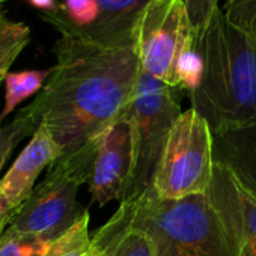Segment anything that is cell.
Returning a JSON list of instances; mask_svg holds the SVG:
<instances>
[{
    "label": "cell",
    "mask_w": 256,
    "mask_h": 256,
    "mask_svg": "<svg viewBox=\"0 0 256 256\" xmlns=\"http://www.w3.org/2000/svg\"><path fill=\"white\" fill-rule=\"evenodd\" d=\"M54 54L48 80L26 107L70 157L94 146L125 112L140 64L134 46L104 47L71 35H60Z\"/></svg>",
    "instance_id": "cell-1"
},
{
    "label": "cell",
    "mask_w": 256,
    "mask_h": 256,
    "mask_svg": "<svg viewBox=\"0 0 256 256\" xmlns=\"http://www.w3.org/2000/svg\"><path fill=\"white\" fill-rule=\"evenodd\" d=\"M202 58L200 84L190 94L192 108L212 136L256 122V44L217 8L194 40Z\"/></svg>",
    "instance_id": "cell-2"
},
{
    "label": "cell",
    "mask_w": 256,
    "mask_h": 256,
    "mask_svg": "<svg viewBox=\"0 0 256 256\" xmlns=\"http://www.w3.org/2000/svg\"><path fill=\"white\" fill-rule=\"evenodd\" d=\"M107 223L144 230L154 256H234L206 194L170 200L150 187L122 200Z\"/></svg>",
    "instance_id": "cell-3"
},
{
    "label": "cell",
    "mask_w": 256,
    "mask_h": 256,
    "mask_svg": "<svg viewBox=\"0 0 256 256\" xmlns=\"http://www.w3.org/2000/svg\"><path fill=\"white\" fill-rule=\"evenodd\" d=\"M96 148L98 142L52 164L42 182L16 210L6 229L48 240L71 229L86 212L77 202V193L89 181Z\"/></svg>",
    "instance_id": "cell-4"
},
{
    "label": "cell",
    "mask_w": 256,
    "mask_h": 256,
    "mask_svg": "<svg viewBox=\"0 0 256 256\" xmlns=\"http://www.w3.org/2000/svg\"><path fill=\"white\" fill-rule=\"evenodd\" d=\"M178 90L140 70L133 96L125 108L133 125L134 166L124 200L139 196L152 186L168 136L182 113Z\"/></svg>",
    "instance_id": "cell-5"
},
{
    "label": "cell",
    "mask_w": 256,
    "mask_h": 256,
    "mask_svg": "<svg viewBox=\"0 0 256 256\" xmlns=\"http://www.w3.org/2000/svg\"><path fill=\"white\" fill-rule=\"evenodd\" d=\"M214 164L211 128L190 107L172 126L151 188L158 198L170 200L205 194L214 175Z\"/></svg>",
    "instance_id": "cell-6"
},
{
    "label": "cell",
    "mask_w": 256,
    "mask_h": 256,
    "mask_svg": "<svg viewBox=\"0 0 256 256\" xmlns=\"http://www.w3.org/2000/svg\"><path fill=\"white\" fill-rule=\"evenodd\" d=\"M194 38L184 0H152L133 34L140 70L176 88L178 64L194 50Z\"/></svg>",
    "instance_id": "cell-7"
},
{
    "label": "cell",
    "mask_w": 256,
    "mask_h": 256,
    "mask_svg": "<svg viewBox=\"0 0 256 256\" xmlns=\"http://www.w3.org/2000/svg\"><path fill=\"white\" fill-rule=\"evenodd\" d=\"M134 166L133 125L124 112L98 139L96 154L88 181L90 200L104 206L126 196Z\"/></svg>",
    "instance_id": "cell-8"
},
{
    "label": "cell",
    "mask_w": 256,
    "mask_h": 256,
    "mask_svg": "<svg viewBox=\"0 0 256 256\" xmlns=\"http://www.w3.org/2000/svg\"><path fill=\"white\" fill-rule=\"evenodd\" d=\"M206 198L234 256H256V198L223 164H214Z\"/></svg>",
    "instance_id": "cell-9"
},
{
    "label": "cell",
    "mask_w": 256,
    "mask_h": 256,
    "mask_svg": "<svg viewBox=\"0 0 256 256\" xmlns=\"http://www.w3.org/2000/svg\"><path fill=\"white\" fill-rule=\"evenodd\" d=\"M152 0H96V17L78 28L68 22L60 10L44 12L41 18L60 35H71L104 47L133 46L134 28Z\"/></svg>",
    "instance_id": "cell-10"
},
{
    "label": "cell",
    "mask_w": 256,
    "mask_h": 256,
    "mask_svg": "<svg viewBox=\"0 0 256 256\" xmlns=\"http://www.w3.org/2000/svg\"><path fill=\"white\" fill-rule=\"evenodd\" d=\"M60 157V146L54 142L47 126L40 124L29 144L20 152L5 176L0 180V187L12 208L17 210L29 198L42 170L54 164Z\"/></svg>",
    "instance_id": "cell-11"
},
{
    "label": "cell",
    "mask_w": 256,
    "mask_h": 256,
    "mask_svg": "<svg viewBox=\"0 0 256 256\" xmlns=\"http://www.w3.org/2000/svg\"><path fill=\"white\" fill-rule=\"evenodd\" d=\"M214 138V162L228 168L256 198V122L232 128Z\"/></svg>",
    "instance_id": "cell-12"
},
{
    "label": "cell",
    "mask_w": 256,
    "mask_h": 256,
    "mask_svg": "<svg viewBox=\"0 0 256 256\" xmlns=\"http://www.w3.org/2000/svg\"><path fill=\"white\" fill-rule=\"evenodd\" d=\"M92 246L100 256H154L151 238L144 230L107 222L92 235Z\"/></svg>",
    "instance_id": "cell-13"
},
{
    "label": "cell",
    "mask_w": 256,
    "mask_h": 256,
    "mask_svg": "<svg viewBox=\"0 0 256 256\" xmlns=\"http://www.w3.org/2000/svg\"><path fill=\"white\" fill-rule=\"evenodd\" d=\"M52 74L48 70H24L8 72L5 78V104L0 112V125L24 100L38 95Z\"/></svg>",
    "instance_id": "cell-14"
},
{
    "label": "cell",
    "mask_w": 256,
    "mask_h": 256,
    "mask_svg": "<svg viewBox=\"0 0 256 256\" xmlns=\"http://www.w3.org/2000/svg\"><path fill=\"white\" fill-rule=\"evenodd\" d=\"M30 41V29L22 22H0V86L5 83L11 65Z\"/></svg>",
    "instance_id": "cell-15"
},
{
    "label": "cell",
    "mask_w": 256,
    "mask_h": 256,
    "mask_svg": "<svg viewBox=\"0 0 256 256\" xmlns=\"http://www.w3.org/2000/svg\"><path fill=\"white\" fill-rule=\"evenodd\" d=\"M48 256H100L92 246V236L89 235L88 211L71 229L56 238Z\"/></svg>",
    "instance_id": "cell-16"
},
{
    "label": "cell",
    "mask_w": 256,
    "mask_h": 256,
    "mask_svg": "<svg viewBox=\"0 0 256 256\" xmlns=\"http://www.w3.org/2000/svg\"><path fill=\"white\" fill-rule=\"evenodd\" d=\"M36 126H38V120L29 112L28 107L22 108L20 113L10 124L0 125V172H2L14 148L23 139L34 134Z\"/></svg>",
    "instance_id": "cell-17"
},
{
    "label": "cell",
    "mask_w": 256,
    "mask_h": 256,
    "mask_svg": "<svg viewBox=\"0 0 256 256\" xmlns=\"http://www.w3.org/2000/svg\"><path fill=\"white\" fill-rule=\"evenodd\" d=\"M54 241L5 229L0 235V256H48Z\"/></svg>",
    "instance_id": "cell-18"
},
{
    "label": "cell",
    "mask_w": 256,
    "mask_h": 256,
    "mask_svg": "<svg viewBox=\"0 0 256 256\" xmlns=\"http://www.w3.org/2000/svg\"><path fill=\"white\" fill-rule=\"evenodd\" d=\"M223 12L256 44V0H226Z\"/></svg>",
    "instance_id": "cell-19"
},
{
    "label": "cell",
    "mask_w": 256,
    "mask_h": 256,
    "mask_svg": "<svg viewBox=\"0 0 256 256\" xmlns=\"http://www.w3.org/2000/svg\"><path fill=\"white\" fill-rule=\"evenodd\" d=\"M59 10L68 22L83 28L96 17V0H64Z\"/></svg>",
    "instance_id": "cell-20"
},
{
    "label": "cell",
    "mask_w": 256,
    "mask_h": 256,
    "mask_svg": "<svg viewBox=\"0 0 256 256\" xmlns=\"http://www.w3.org/2000/svg\"><path fill=\"white\" fill-rule=\"evenodd\" d=\"M184 2L187 5L194 35L199 36L202 30L206 28L212 12L218 8V0H184Z\"/></svg>",
    "instance_id": "cell-21"
},
{
    "label": "cell",
    "mask_w": 256,
    "mask_h": 256,
    "mask_svg": "<svg viewBox=\"0 0 256 256\" xmlns=\"http://www.w3.org/2000/svg\"><path fill=\"white\" fill-rule=\"evenodd\" d=\"M26 2L36 10H41L44 12H54L59 10V4L58 0H26Z\"/></svg>",
    "instance_id": "cell-22"
},
{
    "label": "cell",
    "mask_w": 256,
    "mask_h": 256,
    "mask_svg": "<svg viewBox=\"0 0 256 256\" xmlns=\"http://www.w3.org/2000/svg\"><path fill=\"white\" fill-rule=\"evenodd\" d=\"M16 211V208L11 206V204L8 202L5 193L2 192V187H0V220L8 217L10 214H12Z\"/></svg>",
    "instance_id": "cell-23"
},
{
    "label": "cell",
    "mask_w": 256,
    "mask_h": 256,
    "mask_svg": "<svg viewBox=\"0 0 256 256\" xmlns=\"http://www.w3.org/2000/svg\"><path fill=\"white\" fill-rule=\"evenodd\" d=\"M14 212H16V211H14ZM14 212H12V214H10L8 217H5V218H2V220H0V235L4 234V230H5V229H6V226L10 224V222H11V218H12Z\"/></svg>",
    "instance_id": "cell-24"
},
{
    "label": "cell",
    "mask_w": 256,
    "mask_h": 256,
    "mask_svg": "<svg viewBox=\"0 0 256 256\" xmlns=\"http://www.w3.org/2000/svg\"><path fill=\"white\" fill-rule=\"evenodd\" d=\"M6 2L8 0H0V22L6 18Z\"/></svg>",
    "instance_id": "cell-25"
}]
</instances>
